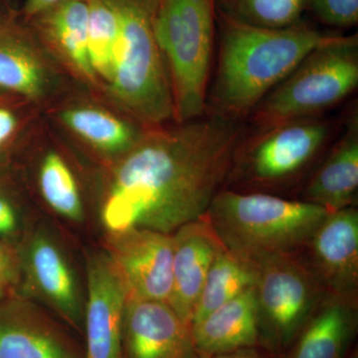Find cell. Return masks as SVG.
Masks as SVG:
<instances>
[{
    "mask_svg": "<svg viewBox=\"0 0 358 358\" xmlns=\"http://www.w3.org/2000/svg\"><path fill=\"white\" fill-rule=\"evenodd\" d=\"M243 136L242 122L210 112L148 128L128 152L100 167L96 195L106 229L173 234L201 217L223 189Z\"/></svg>",
    "mask_w": 358,
    "mask_h": 358,
    "instance_id": "obj_1",
    "label": "cell"
},
{
    "mask_svg": "<svg viewBox=\"0 0 358 358\" xmlns=\"http://www.w3.org/2000/svg\"><path fill=\"white\" fill-rule=\"evenodd\" d=\"M159 0H88L94 93L147 128L174 122L171 82L155 38Z\"/></svg>",
    "mask_w": 358,
    "mask_h": 358,
    "instance_id": "obj_2",
    "label": "cell"
},
{
    "mask_svg": "<svg viewBox=\"0 0 358 358\" xmlns=\"http://www.w3.org/2000/svg\"><path fill=\"white\" fill-rule=\"evenodd\" d=\"M219 50L206 112L242 122L327 34L300 21L285 28L240 22L217 11Z\"/></svg>",
    "mask_w": 358,
    "mask_h": 358,
    "instance_id": "obj_3",
    "label": "cell"
},
{
    "mask_svg": "<svg viewBox=\"0 0 358 358\" xmlns=\"http://www.w3.org/2000/svg\"><path fill=\"white\" fill-rule=\"evenodd\" d=\"M329 213L301 199L223 188L203 216L226 249L257 264L300 253Z\"/></svg>",
    "mask_w": 358,
    "mask_h": 358,
    "instance_id": "obj_4",
    "label": "cell"
},
{
    "mask_svg": "<svg viewBox=\"0 0 358 358\" xmlns=\"http://www.w3.org/2000/svg\"><path fill=\"white\" fill-rule=\"evenodd\" d=\"M334 129V122L322 115L257 129L240 141L224 188L282 196L307 178Z\"/></svg>",
    "mask_w": 358,
    "mask_h": 358,
    "instance_id": "obj_5",
    "label": "cell"
},
{
    "mask_svg": "<svg viewBox=\"0 0 358 358\" xmlns=\"http://www.w3.org/2000/svg\"><path fill=\"white\" fill-rule=\"evenodd\" d=\"M216 18V0H159L155 38L169 73L176 122L206 113Z\"/></svg>",
    "mask_w": 358,
    "mask_h": 358,
    "instance_id": "obj_6",
    "label": "cell"
},
{
    "mask_svg": "<svg viewBox=\"0 0 358 358\" xmlns=\"http://www.w3.org/2000/svg\"><path fill=\"white\" fill-rule=\"evenodd\" d=\"M357 86V34L334 35L310 51L249 117L260 129L289 120L317 117L343 102Z\"/></svg>",
    "mask_w": 358,
    "mask_h": 358,
    "instance_id": "obj_7",
    "label": "cell"
},
{
    "mask_svg": "<svg viewBox=\"0 0 358 358\" xmlns=\"http://www.w3.org/2000/svg\"><path fill=\"white\" fill-rule=\"evenodd\" d=\"M42 115L78 155L105 167L128 152L147 131L128 113L76 83L42 109Z\"/></svg>",
    "mask_w": 358,
    "mask_h": 358,
    "instance_id": "obj_8",
    "label": "cell"
},
{
    "mask_svg": "<svg viewBox=\"0 0 358 358\" xmlns=\"http://www.w3.org/2000/svg\"><path fill=\"white\" fill-rule=\"evenodd\" d=\"M257 271L261 345L281 357L327 294L300 253L268 257Z\"/></svg>",
    "mask_w": 358,
    "mask_h": 358,
    "instance_id": "obj_9",
    "label": "cell"
},
{
    "mask_svg": "<svg viewBox=\"0 0 358 358\" xmlns=\"http://www.w3.org/2000/svg\"><path fill=\"white\" fill-rule=\"evenodd\" d=\"M73 83L21 9L0 1V95L23 99L43 109Z\"/></svg>",
    "mask_w": 358,
    "mask_h": 358,
    "instance_id": "obj_10",
    "label": "cell"
},
{
    "mask_svg": "<svg viewBox=\"0 0 358 358\" xmlns=\"http://www.w3.org/2000/svg\"><path fill=\"white\" fill-rule=\"evenodd\" d=\"M74 155L73 148L42 115L13 157L25 160L33 186L47 207L61 217L81 222L85 216L84 190Z\"/></svg>",
    "mask_w": 358,
    "mask_h": 358,
    "instance_id": "obj_11",
    "label": "cell"
},
{
    "mask_svg": "<svg viewBox=\"0 0 358 358\" xmlns=\"http://www.w3.org/2000/svg\"><path fill=\"white\" fill-rule=\"evenodd\" d=\"M108 256L129 298L169 303L173 284V234L129 229L109 234Z\"/></svg>",
    "mask_w": 358,
    "mask_h": 358,
    "instance_id": "obj_12",
    "label": "cell"
},
{
    "mask_svg": "<svg viewBox=\"0 0 358 358\" xmlns=\"http://www.w3.org/2000/svg\"><path fill=\"white\" fill-rule=\"evenodd\" d=\"M327 296L358 301V210L329 212L300 252Z\"/></svg>",
    "mask_w": 358,
    "mask_h": 358,
    "instance_id": "obj_13",
    "label": "cell"
},
{
    "mask_svg": "<svg viewBox=\"0 0 358 358\" xmlns=\"http://www.w3.org/2000/svg\"><path fill=\"white\" fill-rule=\"evenodd\" d=\"M128 299L126 285L108 254L90 255L83 317L86 358H122Z\"/></svg>",
    "mask_w": 358,
    "mask_h": 358,
    "instance_id": "obj_14",
    "label": "cell"
},
{
    "mask_svg": "<svg viewBox=\"0 0 358 358\" xmlns=\"http://www.w3.org/2000/svg\"><path fill=\"white\" fill-rule=\"evenodd\" d=\"M27 21L66 76L94 92L88 0H62Z\"/></svg>",
    "mask_w": 358,
    "mask_h": 358,
    "instance_id": "obj_15",
    "label": "cell"
},
{
    "mask_svg": "<svg viewBox=\"0 0 358 358\" xmlns=\"http://www.w3.org/2000/svg\"><path fill=\"white\" fill-rule=\"evenodd\" d=\"M124 338L129 358H199L190 327L164 301L129 298Z\"/></svg>",
    "mask_w": 358,
    "mask_h": 358,
    "instance_id": "obj_16",
    "label": "cell"
},
{
    "mask_svg": "<svg viewBox=\"0 0 358 358\" xmlns=\"http://www.w3.org/2000/svg\"><path fill=\"white\" fill-rule=\"evenodd\" d=\"M173 284L169 305L190 327L200 292L214 259L225 247L203 215L173 234Z\"/></svg>",
    "mask_w": 358,
    "mask_h": 358,
    "instance_id": "obj_17",
    "label": "cell"
},
{
    "mask_svg": "<svg viewBox=\"0 0 358 358\" xmlns=\"http://www.w3.org/2000/svg\"><path fill=\"white\" fill-rule=\"evenodd\" d=\"M24 268L34 293L73 326L84 317L74 271L64 252L46 233L33 235L25 251Z\"/></svg>",
    "mask_w": 358,
    "mask_h": 358,
    "instance_id": "obj_18",
    "label": "cell"
},
{
    "mask_svg": "<svg viewBox=\"0 0 358 358\" xmlns=\"http://www.w3.org/2000/svg\"><path fill=\"white\" fill-rule=\"evenodd\" d=\"M358 189V115H348L343 134L303 185L300 199L329 212L355 206Z\"/></svg>",
    "mask_w": 358,
    "mask_h": 358,
    "instance_id": "obj_19",
    "label": "cell"
},
{
    "mask_svg": "<svg viewBox=\"0 0 358 358\" xmlns=\"http://www.w3.org/2000/svg\"><path fill=\"white\" fill-rule=\"evenodd\" d=\"M358 301L326 296L281 358H352Z\"/></svg>",
    "mask_w": 358,
    "mask_h": 358,
    "instance_id": "obj_20",
    "label": "cell"
},
{
    "mask_svg": "<svg viewBox=\"0 0 358 358\" xmlns=\"http://www.w3.org/2000/svg\"><path fill=\"white\" fill-rule=\"evenodd\" d=\"M190 331L199 358L262 348L255 287L193 324Z\"/></svg>",
    "mask_w": 358,
    "mask_h": 358,
    "instance_id": "obj_21",
    "label": "cell"
},
{
    "mask_svg": "<svg viewBox=\"0 0 358 358\" xmlns=\"http://www.w3.org/2000/svg\"><path fill=\"white\" fill-rule=\"evenodd\" d=\"M257 264L224 248L214 259L193 312V324L256 286Z\"/></svg>",
    "mask_w": 358,
    "mask_h": 358,
    "instance_id": "obj_22",
    "label": "cell"
},
{
    "mask_svg": "<svg viewBox=\"0 0 358 358\" xmlns=\"http://www.w3.org/2000/svg\"><path fill=\"white\" fill-rule=\"evenodd\" d=\"M0 358H72L53 334L20 315L0 317Z\"/></svg>",
    "mask_w": 358,
    "mask_h": 358,
    "instance_id": "obj_23",
    "label": "cell"
},
{
    "mask_svg": "<svg viewBox=\"0 0 358 358\" xmlns=\"http://www.w3.org/2000/svg\"><path fill=\"white\" fill-rule=\"evenodd\" d=\"M308 0H216V9L246 24L285 28L300 22Z\"/></svg>",
    "mask_w": 358,
    "mask_h": 358,
    "instance_id": "obj_24",
    "label": "cell"
},
{
    "mask_svg": "<svg viewBox=\"0 0 358 358\" xmlns=\"http://www.w3.org/2000/svg\"><path fill=\"white\" fill-rule=\"evenodd\" d=\"M42 115L35 103L0 95V159H10L21 141Z\"/></svg>",
    "mask_w": 358,
    "mask_h": 358,
    "instance_id": "obj_25",
    "label": "cell"
},
{
    "mask_svg": "<svg viewBox=\"0 0 358 358\" xmlns=\"http://www.w3.org/2000/svg\"><path fill=\"white\" fill-rule=\"evenodd\" d=\"M317 20L336 28H350L358 22V0H308Z\"/></svg>",
    "mask_w": 358,
    "mask_h": 358,
    "instance_id": "obj_26",
    "label": "cell"
},
{
    "mask_svg": "<svg viewBox=\"0 0 358 358\" xmlns=\"http://www.w3.org/2000/svg\"><path fill=\"white\" fill-rule=\"evenodd\" d=\"M21 264L15 254L0 242V300L16 287L20 280Z\"/></svg>",
    "mask_w": 358,
    "mask_h": 358,
    "instance_id": "obj_27",
    "label": "cell"
},
{
    "mask_svg": "<svg viewBox=\"0 0 358 358\" xmlns=\"http://www.w3.org/2000/svg\"><path fill=\"white\" fill-rule=\"evenodd\" d=\"M20 222L17 205L13 194L0 186V236H8L17 229Z\"/></svg>",
    "mask_w": 358,
    "mask_h": 358,
    "instance_id": "obj_28",
    "label": "cell"
},
{
    "mask_svg": "<svg viewBox=\"0 0 358 358\" xmlns=\"http://www.w3.org/2000/svg\"><path fill=\"white\" fill-rule=\"evenodd\" d=\"M207 358H281L262 348H245L235 352L220 353Z\"/></svg>",
    "mask_w": 358,
    "mask_h": 358,
    "instance_id": "obj_29",
    "label": "cell"
},
{
    "mask_svg": "<svg viewBox=\"0 0 358 358\" xmlns=\"http://www.w3.org/2000/svg\"><path fill=\"white\" fill-rule=\"evenodd\" d=\"M60 1L62 0H25L22 8H21V13L25 20H28Z\"/></svg>",
    "mask_w": 358,
    "mask_h": 358,
    "instance_id": "obj_30",
    "label": "cell"
},
{
    "mask_svg": "<svg viewBox=\"0 0 358 358\" xmlns=\"http://www.w3.org/2000/svg\"><path fill=\"white\" fill-rule=\"evenodd\" d=\"M352 358H357V353H355V355H353Z\"/></svg>",
    "mask_w": 358,
    "mask_h": 358,
    "instance_id": "obj_31",
    "label": "cell"
}]
</instances>
